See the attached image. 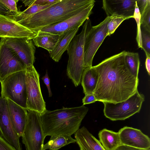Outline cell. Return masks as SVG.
<instances>
[{
    "instance_id": "6da1fadb",
    "label": "cell",
    "mask_w": 150,
    "mask_h": 150,
    "mask_svg": "<svg viewBox=\"0 0 150 150\" xmlns=\"http://www.w3.org/2000/svg\"><path fill=\"white\" fill-rule=\"evenodd\" d=\"M125 52L107 58L93 66L98 74L93 93L97 101L116 103L126 100L138 90L139 79L126 66Z\"/></svg>"
},
{
    "instance_id": "7a4b0ae2",
    "label": "cell",
    "mask_w": 150,
    "mask_h": 150,
    "mask_svg": "<svg viewBox=\"0 0 150 150\" xmlns=\"http://www.w3.org/2000/svg\"><path fill=\"white\" fill-rule=\"evenodd\" d=\"M95 2L94 0H59L48 7L17 22L37 33L43 28L62 22Z\"/></svg>"
},
{
    "instance_id": "3957f363",
    "label": "cell",
    "mask_w": 150,
    "mask_h": 150,
    "mask_svg": "<svg viewBox=\"0 0 150 150\" xmlns=\"http://www.w3.org/2000/svg\"><path fill=\"white\" fill-rule=\"evenodd\" d=\"M88 110L84 105L47 110L41 115L45 136L59 134L71 135L79 129L81 122Z\"/></svg>"
},
{
    "instance_id": "277c9868",
    "label": "cell",
    "mask_w": 150,
    "mask_h": 150,
    "mask_svg": "<svg viewBox=\"0 0 150 150\" xmlns=\"http://www.w3.org/2000/svg\"><path fill=\"white\" fill-rule=\"evenodd\" d=\"M92 26L90 20L87 19L83 26L81 32L74 37L67 50L69 57L67 74L76 87L81 83L84 70L85 41Z\"/></svg>"
},
{
    "instance_id": "5b68a950",
    "label": "cell",
    "mask_w": 150,
    "mask_h": 150,
    "mask_svg": "<svg viewBox=\"0 0 150 150\" xmlns=\"http://www.w3.org/2000/svg\"><path fill=\"white\" fill-rule=\"evenodd\" d=\"M145 97L137 91L125 101L116 103L103 102L105 117L112 121L125 120L139 112Z\"/></svg>"
},
{
    "instance_id": "8992f818",
    "label": "cell",
    "mask_w": 150,
    "mask_h": 150,
    "mask_svg": "<svg viewBox=\"0 0 150 150\" xmlns=\"http://www.w3.org/2000/svg\"><path fill=\"white\" fill-rule=\"evenodd\" d=\"M25 70L13 74L1 82V96L27 109Z\"/></svg>"
},
{
    "instance_id": "52a82bcc",
    "label": "cell",
    "mask_w": 150,
    "mask_h": 150,
    "mask_svg": "<svg viewBox=\"0 0 150 150\" xmlns=\"http://www.w3.org/2000/svg\"><path fill=\"white\" fill-rule=\"evenodd\" d=\"M27 117L22 136V142L26 150H43L45 137L43 130L41 115L27 110Z\"/></svg>"
},
{
    "instance_id": "ba28073f",
    "label": "cell",
    "mask_w": 150,
    "mask_h": 150,
    "mask_svg": "<svg viewBox=\"0 0 150 150\" xmlns=\"http://www.w3.org/2000/svg\"><path fill=\"white\" fill-rule=\"evenodd\" d=\"M40 75L34 66L25 70V81L27 92V109L41 115L47 110L40 87Z\"/></svg>"
},
{
    "instance_id": "9c48e42d",
    "label": "cell",
    "mask_w": 150,
    "mask_h": 150,
    "mask_svg": "<svg viewBox=\"0 0 150 150\" xmlns=\"http://www.w3.org/2000/svg\"><path fill=\"white\" fill-rule=\"evenodd\" d=\"M112 17L107 16L98 25L92 26L87 34L84 48V70L92 67L96 53L108 36V25Z\"/></svg>"
},
{
    "instance_id": "30bf717a",
    "label": "cell",
    "mask_w": 150,
    "mask_h": 150,
    "mask_svg": "<svg viewBox=\"0 0 150 150\" xmlns=\"http://www.w3.org/2000/svg\"><path fill=\"white\" fill-rule=\"evenodd\" d=\"M27 67L17 54L5 44L4 39L0 40V82L9 75L25 70Z\"/></svg>"
},
{
    "instance_id": "8fae6325",
    "label": "cell",
    "mask_w": 150,
    "mask_h": 150,
    "mask_svg": "<svg viewBox=\"0 0 150 150\" xmlns=\"http://www.w3.org/2000/svg\"><path fill=\"white\" fill-rule=\"evenodd\" d=\"M3 39L6 45L17 54L27 67L33 65L35 60V47L32 40L21 38Z\"/></svg>"
},
{
    "instance_id": "7c38bea8",
    "label": "cell",
    "mask_w": 150,
    "mask_h": 150,
    "mask_svg": "<svg viewBox=\"0 0 150 150\" xmlns=\"http://www.w3.org/2000/svg\"><path fill=\"white\" fill-rule=\"evenodd\" d=\"M94 3L91 4L78 13L60 23L45 27L40 30L60 35L68 30L80 27L92 13Z\"/></svg>"
},
{
    "instance_id": "4fadbf2b",
    "label": "cell",
    "mask_w": 150,
    "mask_h": 150,
    "mask_svg": "<svg viewBox=\"0 0 150 150\" xmlns=\"http://www.w3.org/2000/svg\"><path fill=\"white\" fill-rule=\"evenodd\" d=\"M0 135L16 150H22L19 137L10 120L6 99L0 96Z\"/></svg>"
},
{
    "instance_id": "5bb4252c",
    "label": "cell",
    "mask_w": 150,
    "mask_h": 150,
    "mask_svg": "<svg viewBox=\"0 0 150 150\" xmlns=\"http://www.w3.org/2000/svg\"><path fill=\"white\" fill-rule=\"evenodd\" d=\"M37 33L0 13V38H21L32 40Z\"/></svg>"
},
{
    "instance_id": "9a60e30c",
    "label": "cell",
    "mask_w": 150,
    "mask_h": 150,
    "mask_svg": "<svg viewBox=\"0 0 150 150\" xmlns=\"http://www.w3.org/2000/svg\"><path fill=\"white\" fill-rule=\"evenodd\" d=\"M136 0H103L102 8L107 16H117L127 19L134 18Z\"/></svg>"
},
{
    "instance_id": "2e32d148",
    "label": "cell",
    "mask_w": 150,
    "mask_h": 150,
    "mask_svg": "<svg viewBox=\"0 0 150 150\" xmlns=\"http://www.w3.org/2000/svg\"><path fill=\"white\" fill-rule=\"evenodd\" d=\"M118 132L121 145L150 149V138L140 130L125 126L120 129Z\"/></svg>"
},
{
    "instance_id": "e0dca14e",
    "label": "cell",
    "mask_w": 150,
    "mask_h": 150,
    "mask_svg": "<svg viewBox=\"0 0 150 150\" xmlns=\"http://www.w3.org/2000/svg\"><path fill=\"white\" fill-rule=\"evenodd\" d=\"M10 120L18 135L22 137L26 125L28 111L11 100L6 99Z\"/></svg>"
},
{
    "instance_id": "ac0fdd59",
    "label": "cell",
    "mask_w": 150,
    "mask_h": 150,
    "mask_svg": "<svg viewBox=\"0 0 150 150\" xmlns=\"http://www.w3.org/2000/svg\"><path fill=\"white\" fill-rule=\"evenodd\" d=\"M74 137L80 150H105L99 141L84 126L75 133Z\"/></svg>"
},
{
    "instance_id": "d6986e66",
    "label": "cell",
    "mask_w": 150,
    "mask_h": 150,
    "mask_svg": "<svg viewBox=\"0 0 150 150\" xmlns=\"http://www.w3.org/2000/svg\"><path fill=\"white\" fill-rule=\"evenodd\" d=\"M79 27H76L68 30L59 35L57 42L54 49L49 53L51 58L58 62L66 50L71 42L76 35Z\"/></svg>"
},
{
    "instance_id": "ffe728a7",
    "label": "cell",
    "mask_w": 150,
    "mask_h": 150,
    "mask_svg": "<svg viewBox=\"0 0 150 150\" xmlns=\"http://www.w3.org/2000/svg\"><path fill=\"white\" fill-rule=\"evenodd\" d=\"M99 142L105 150H115L121 145L118 132L103 129L98 134Z\"/></svg>"
},
{
    "instance_id": "44dd1931",
    "label": "cell",
    "mask_w": 150,
    "mask_h": 150,
    "mask_svg": "<svg viewBox=\"0 0 150 150\" xmlns=\"http://www.w3.org/2000/svg\"><path fill=\"white\" fill-rule=\"evenodd\" d=\"M98 78V73L93 66L83 70L81 83L85 95L93 93L97 85Z\"/></svg>"
},
{
    "instance_id": "7402d4cb",
    "label": "cell",
    "mask_w": 150,
    "mask_h": 150,
    "mask_svg": "<svg viewBox=\"0 0 150 150\" xmlns=\"http://www.w3.org/2000/svg\"><path fill=\"white\" fill-rule=\"evenodd\" d=\"M59 35L39 30L33 40L35 45L47 50L50 53L54 48L58 40Z\"/></svg>"
},
{
    "instance_id": "603a6c76",
    "label": "cell",
    "mask_w": 150,
    "mask_h": 150,
    "mask_svg": "<svg viewBox=\"0 0 150 150\" xmlns=\"http://www.w3.org/2000/svg\"><path fill=\"white\" fill-rule=\"evenodd\" d=\"M76 142L71 135L59 134L51 136L50 139L44 144L43 150H58L61 147L70 143Z\"/></svg>"
},
{
    "instance_id": "cb8c5ba5",
    "label": "cell",
    "mask_w": 150,
    "mask_h": 150,
    "mask_svg": "<svg viewBox=\"0 0 150 150\" xmlns=\"http://www.w3.org/2000/svg\"><path fill=\"white\" fill-rule=\"evenodd\" d=\"M124 60L126 66L130 73L134 77L138 78L140 64L138 53L126 51Z\"/></svg>"
},
{
    "instance_id": "d4e9b609",
    "label": "cell",
    "mask_w": 150,
    "mask_h": 150,
    "mask_svg": "<svg viewBox=\"0 0 150 150\" xmlns=\"http://www.w3.org/2000/svg\"><path fill=\"white\" fill-rule=\"evenodd\" d=\"M53 4L45 6L34 5L28 7L23 11H20L19 13L16 15L8 16L16 21L18 22L48 7Z\"/></svg>"
},
{
    "instance_id": "484cf974",
    "label": "cell",
    "mask_w": 150,
    "mask_h": 150,
    "mask_svg": "<svg viewBox=\"0 0 150 150\" xmlns=\"http://www.w3.org/2000/svg\"><path fill=\"white\" fill-rule=\"evenodd\" d=\"M126 19V18L122 17L112 16L108 25V36L113 34L121 23Z\"/></svg>"
},
{
    "instance_id": "4316f807",
    "label": "cell",
    "mask_w": 150,
    "mask_h": 150,
    "mask_svg": "<svg viewBox=\"0 0 150 150\" xmlns=\"http://www.w3.org/2000/svg\"><path fill=\"white\" fill-rule=\"evenodd\" d=\"M134 18L135 20L137 25L136 40L138 47L142 48V34L140 23L141 14L137 6L136 2Z\"/></svg>"
},
{
    "instance_id": "83f0119b",
    "label": "cell",
    "mask_w": 150,
    "mask_h": 150,
    "mask_svg": "<svg viewBox=\"0 0 150 150\" xmlns=\"http://www.w3.org/2000/svg\"><path fill=\"white\" fill-rule=\"evenodd\" d=\"M140 23L143 29L150 33V4L141 15Z\"/></svg>"
},
{
    "instance_id": "f1b7e54d",
    "label": "cell",
    "mask_w": 150,
    "mask_h": 150,
    "mask_svg": "<svg viewBox=\"0 0 150 150\" xmlns=\"http://www.w3.org/2000/svg\"><path fill=\"white\" fill-rule=\"evenodd\" d=\"M142 49L145 52L146 56H150V33L141 30Z\"/></svg>"
},
{
    "instance_id": "f546056e",
    "label": "cell",
    "mask_w": 150,
    "mask_h": 150,
    "mask_svg": "<svg viewBox=\"0 0 150 150\" xmlns=\"http://www.w3.org/2000/svg\"><path fill=\"white\" fill-rule=\"evenodd\" d=\"M17 0H0V2L10 11L11 16L18 14L20 11L18 10L17 7Z\"/></svg>"
},
{
    "instance_id": "4dcf8cb0",
    "label": "cell",
    "mask_w": 150,
    "mask_h": 150,
    "mask_svg": "<svg viewBox=\"0 0 150 150\" xmlns=\"http://www.w3.org/2000/svg\"><path fill=\"white\" fill-rule=\"evenodd\" d=\"M0 150H16L0 135Z\"/></svg>"
},
{
    "instance_id": "1f68e13d",
    "label": "cell",
    "mask_w": 150,
    "mask_h": 150,
    "mask_svg": "<svg viewBox=\"0 0 150 150\" xmlns=\"http://www.w3.org/2000/svg\"><path fill=\"white\" fill-rule=\"evenodd\" d=\"M136 4L141 15L145 9L148 5L150 4V0H136Z\"/></svg>"
},
{
    "instance_id": "d6a6232c",
    "label": "cell",
    "mask_w": 150,
    "mask_h": 150,
    "mask_svg": "<svg viewBox=\"0 0 150 150\" xmlns=\"http://www.w3.org/2000/svg\"><path fill=\"white\" fill-rule=\"evenodd\" d=\"M97 101V99L93 93H90L85 95L82 99L83 105L88 104L95 103Z\"/></svg>"
},
{
    "instance_id": "836d02e7",
    "label": "cell",
    "mask_w": 150,
    "mask_h": 150,
    "mask_svg": "<svg viewBox=\"0 0 150 150\" xmlns=\"http://www.w3.org/2000/svg\"><path fill=\"white\" fill-rule=\"evenodd\" d=\"M59 0H33V5H39L42 6L52 4L58 2Z\"/></svg>"
},
{
    "instance_id": "e575fe53",
    "label": "cell",
    "mask_w": 150,
    "mask_h": 150,
    "mask_svg": "<svg viewBox=\"0 0 150 150\" xmlns=\"http://www.w3.org/2000/svg\"><path fill=\"white\" fill-rule=\"evenodd\" d=\"M41 79L47 87L49 93V97H51L52 96V93L50 87V79L47 71H46L45 75Z\"/></svg>"
},
{
    "instance_id": "d590c367",
    "label": "cell",
    "mask_w": 150,
    "mask_h": 150,
    "mask_svg": "<svg viewBox=\"0 0 150 150\" xmlns=\"http://www.w3.org/2000/svg\"><path fill=\"white\" fill-rule=\"evenodd\" d=\"M115 150H150V149H144L127 145H121L117 148Z\"/></svg>"
},
{
    "instance_id": "8d00e7d4",
    "label": "cell",
    "mask_w": 150,
    "mask_h": 150,
    "mask_svg": "<svg viewBox=\"0 0 150 150\" xmlns=\"http://www.w3.org/2000/svg\"><path fill=\"white\" fill-rule=\"evenodd\" d=\"M0 13L7 16L11 15L10 11L0 2Z\"/></svg>"
},
{
    "instance_id": "74e56055",
    "label": "cell",
    "mask_w": 150,
    "mask_h": 150,
    "mask_svg": "<svg viewBox=\"0 0 150 150\" xmlns=\"http://www.w3.org/2000/svg\"><path fill=\"white\" fill-rule=\"evenodd\" d=\"M145 67L149 75H150V56H146L145 62Z\"/></svg>"
}]
</instances>
